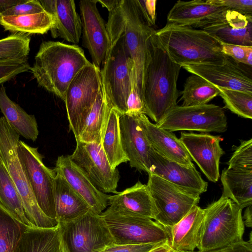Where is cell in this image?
Wrapping results in <instances>:
<instances>
[{"label":"cell","instance_id":"obj_1","mask_svg":"<svg viewBox=\"0 0 252 252\" xmlns=\"http://www.w3.org/2000/svg\"><path fill=\"white\" fill-rule=\"evenodd\" d=\"M155 32L148 40L142 100L145 115L158 124L177 105V81L182 67L171 60Z\"/></svg>","mask_w":252,"mask_h":252},{"label":"cell","instance_id":"obj_2","mask_svg":"<svg viewBox=\"0 0 252 252\" xmlns=\"http://www.w3.org/2000/svg\"><path fill=\"white\" fill-rule=\"evenodd\" d=\"M76 45L43 41L30 70L38 85L63 100L66 89L77 73L91 63Z\"/></svg>","mask_w":252,"mask_h":252},{"label":"cell","instance_id":"obj_3","mask_svg":"<svg viewBox=\"0 0 252 252\" xmlns=\"http://www.w3.org/2000/svg\"><path fill=\"white\" fill-rule=\"evenodd\" d=\"M155 34L171 60L181 66L223 63L229 58L222 52L221 42L200 29L167 23Z\"/></svg>","mask_w":252,"mask_h":252},{"label":"cell","instance_id":"obj_4","mask_svg":"<svg viewBox=\"0 0 252 252\" xmlns=\"http://www.w3.org/2000/svg\"><path fill=\"white\" fill-rule=\"evenodd\" d=\"M106 27L110 45L100 69L101 85L108 106L122 115L127 112V100L134 90V63L122 32L108 23Z\"/></svg>","mask_w":252,"mask_h":252},{"label":"cell","instance_id":"obj_5","mask_svg":"<svg viewBox=\"0 0 252 252\" xmlns=\"http://www.w3.org/2000/svg\"><path fill=\"white\" fill-rule=\"evenodd\" d=\"M107 23L123 33L126 46L134 63V90L142 100L148 40L156 30L147 24L134 0H119L115 7L109 12Z\"/></svg>","mask_w":252,"mask_h":252},{"label":"cell","instance_id":"obj_6","mask_svg":"<svg viewBox=\"0 0 252 252\" xmlns=\"http://www.w3.org/2000/svg\"><path fill=\"white\" fill-rule=\"evenodd\" d=\"M197 249L209 252L243 240L245 225L241 209L230 199L223 196L209 205Z\"/></svg>","mask_w":252,"mask_h":252},{"label":"cell","instance_id":"obj_7","mask_svg":"<svg viewBox=\"0 0 252 252\" xmlns=\"http://www.w3.org/2000/svg\"><path fill=\"white\" fill-rule=\"evenodd\" d=\"M20 136L3 116L0 118V157L19 192L27 218L34 227H55L59 222L56 219L46 216L39 207L19 158L17 147Z\"/></svg>","mask_w":252,"mask_h":252},{"label":"cell","instance_id":"obj_8","mask_svg":"<svg viewBox=\"0 0 252 252\" xmlns=\"http://www.w3.org/2000/svg\"><path fill=\"white\" fill-rule=\"evenodd\" d=\"M101 86L100 69L91 63L80 70L66 89L63 101L75 139L83 129Z\"/></svg>","mask_w":252,"mask_h":252},{"label":"cell","instance_id":"obj_9","mask_svg":"<svg viewBox=\"0 0 252 252\" xmlns=\"http://www.w3.org/2000/svg\"><path fill=\"white\" fill-rule=\"evenodd\" d=\"M116 244H145L168 242L169 228L152 219L106 209L101 214Z\"/></svg>","mask_w":252,"mask_h":252},{"label":"cell","instance_id":"obj_10","mask_svg":"<svg viewBox=\"0 0 252 252\" xmlns=\"http://www.w3.org/2000/svg\"><path fill=\"white\" fill-rule=\"evenodd\" d=\"M147 184L154 206L153 220L170 228L198 204L200 196L186 192L152 173Z\"/></svg>","mask_w":252,"mask_h":252},{"label":"cell","instance_id":"obj_11","mask_svg":"<svg viewBox=\"0 0 252 252\" xmlns=\"http://www.w3.org/2000/svg\"><path fill=\"white\" fill-rule=\"evenodd\" d=\"M59 225L61 236L70 252H102L114 243L101 215L91 209L72 221Z\"/></svg>","mask_w":252,"mask_h":252},{"label":"cell","instance_id":"obj_12","mask_svg":"<svg viewBox=\"0 0 252 252\" xmlns=\"http://www.w3.org/2000/svg\"><path fill=\"white\" fill-rule=\"evenodd\" d=\"M157 126L169 131L189 130L202 133L224 132L227 128L223 109L213 104L177 105Z\"/></svg>","mask_w":252,"mask_h":252},{"label":"cell","instance_id":"obj_13","mask_svg":"<svg viewBox=\"0 0 252 252\" xmlns=\"http://www.w3.org/2000/svg\"><path fill=\"white\" fill-rule=\"evenodd\" d=\"M17 154L39 207L46 216L56 219L54 169L44 164L37 148L23 141L19 142Z\"/></svg>","mask_w":252,"mask_h":252},{"label":"cell","instance_id":"obj_14","mask_svg":"<svg viewBox=\"0 0 252 252\" xmlns=\"http://www.w3.org/2000/svg\"><path fill=\"white\" fill-rule=\"evenodd\" d=\"M70 159L86 174L93 184L103 193L117 194L120 178L117 168L110 165L101 143H84L76 140Z\"/></svg>","mask_w":252,"mask_h":252},{"label":"cell","instance_id":"obj_15","mask_svg":"<svg viewBox=\"0 0 252 252\" xmlns=\"http://www.w3.org/2000/svg\"><path fill=\"white\" fill-rule=\"evenodd\" d=\"M206 31L222 43L252 47V17L226 10L193 27Z\"/></svg>","mask_w":252,"mask_h":252},{"label":"cell","instance_id":"obj_16","mask_svg":"<svg viewBox=\"0 0 252 252\" xmlns=\"http://www.w3.org/2000/svg\"><path fill=\"white\" fill-rule=\"evenodd\" d=\"M96 0L79 1L83 44L88 49L93 63L100 69L110 47L106 24L96 6Z\"/></svg>","mask_w":252,"mask_h":252},{"label":"cell","instance_id":"obj_17","mask_svg":"<svg viewBox=\"0 0 252 252\" xmlns=\"http://www.w3.org/2000/svg\"><path fill=\"white\" fill-rule=\"evenodd\" d=\"M179 139L207 179L216 183L220 176V159L225 154L220 145L223 139L219 135L192 132H181Z\"/></svg>","mask_w":252,"mask_h":252},{"label":"cell","instance_id":"obj_18","mask_svg":"<svg viewBox=\"0 0 252 252\" xmlns=\"http://www.w3.org/2000/svg\"><path fill=\"white\" fill-rule=\"evenodd\" d=\"M149 173L156 174L181 190L195 196L206 191L208 183L194 166L187 167L168 160L151 147L149 152Z\"/></svg>","mask_w":252,"mask_h":252},{"label":"cell","instance_id":"obj_19","mask_svg":"<svg viewBox=\"0 0 252 252\" xmlns=\"http://www.w3.org/2000/svg\"><path fill=\"white\" fill-rule=\"evenodd\" d=\"M181 67L217 87L252 94V78L229 57L223 63L183 65Z\"/></svg>","mask_w":252,"mask_h":252},{"label":"cell","instance_id":"obj_20","mask_svg":"<svg viewBox=\"0 0 252 252\" xmlns=\"http://www.w3.org/2000/svg\"><path fill=\"white\" fill-rule=\"evenodd\" d=\"M139 114L120 115L119 127L123 149L131 167L149 172V152L151 146L147 139Z\"/></svg>","mask_w":252,"mask_h":252},{"label":"cell","instance_id":"obj_21","mask_svg":"<svg viewBox=\"0 0 252 252\" xmlns=\"http://www.w3.org/2000/svg\"><path fill=\"white\" fill-rule=\"evenodd\" d=\"M54 170L84 199L91 210L101 215L106 209L109 195L99 190L69 156H59Z\"/></svg>","mask_w":252,"mask_h":252},{"label":"cell","instance_id":"obj_22","mask_svg":"<svg viewBox=\"0 0 252 252\" xmlns=\"http://www.w3.org/2000/svg\"><path fill=\"white\" fill-rule=\"evenodd\" d=\"M44 9L52 17L50 29L54 38L60 37L72 43H79L82 33V22L77 12L74 0H39Z\"/></svg>","mask_w":252,"mask_h":252},{"label":"cell","instance_id":"obj_23","mask_svg":"<svg viewBox=\"0 0 252 252\" xmlns=\"http://www.w3.org/2000/svg\"><path fill=\"white\" fill-rule=\"evenodd\" d=\"M139 118L151 147L162 157L187 167L194 166L185 146L175 135L158 127L144 114Z\"/></svg>","mask_w":252,"mask_h":252},{"label":"cell","instance_id":"obj_24","mask_svg":"<svg viewBox=\"0 0 252 252\" xmlns=\"http://www.w3.org/2000/svg\"><path fill=\"white\" fill-rule=\"evenodd\" d=\"M108 210L153 220L154 206L147 185L138 181L133 186L108 197Z\"/></svg>","mask_w":252,"mask_h":252},{"label":"cell","instance_id":"obj_25","mask_svg":"<svg viewBox=\"0 0 252 252\" xmlns=\"http://www.w3.org/2000/svg\"><path fill=\"white\" fill-rule=\"evenodd\" d=\"M204 217V209L196 205L169 228L170 246L174 251L193 252L197 248Z\"/></svg>","mask_w":252,"mask_h":252},{"label":"cell","instance_id":"obj_26","mask_svg":"<svg viewBox=\"0 0 252 252\" xmlns=\"http://www.w3.org/2000/svg\"><path fill=\"white\" fill-rule=\"evenodd\" d=\"M56 219L59 223L72 221L87 213L91 209L84 199L61 175L55 178Z\"/></svg>","mask_w":252,"mask_h":252},{"label":"cell","instance_id":"obj_27","mask_svg":"<svg viewBox=\"0 0 252 252\" xmlns=\"http://www.w3.org/2000/svg\"><path fill=\"white\" fill-rule=\"evenodd\" d=\"M226 10L225 6L213 4L208 0H178L168 12L167 23L192 27Z\"/></svg>","mask_w":252,"mask_h":252},{"label":"cell","instance_id":"obj_28","mask_svg":"<svg viewBox=\"0 0 252 252\" xmlns=\"http://www.w3.org/2000/svg\"><path fill=\"white\" fill-rule=\"evenodd\" d=\"M0 109L6 122L20 135L32 141L37 139L39 130L35 117L12 101L2 85L0 87Z\"/></svg>","mask_w":252,"mask_h":252},{"label":"cell","instance_id":"obj_29","mask_svg":"<svg viewBox=\"0 0 252 252\" xmlns=\"http://www.w3.org/2000/svg\"><path fill=\"white\" fill-rule=\"evenodd\" d=\"M59 225L53 228H26L18 243L16 252H60Z\"/></svg>","mask_w":252,"mask_h":252},{"label":"cell","instance_id":"obj_30","mask_svg":"<svg viewBox=\"0 0 252 252\" xmlns=\"http://www.w3.org/2000/svg\"><path fill=\"white\" fill-rule=\"evenodd\" d=\"M220 179L222 196L232 200L241 209L252 205V172L224 168Z\"/></svg>","mask_w":252,"mask_h":252},{"label":"cell","instance_id":"obj_31","mask_svg":"<svg viewBox=\"0 0 252 252\" xmlns=\"http://www.w3.org/2000/svg\"><path fill=\"white\" fill-rule=\"evenodd\" d=\"M0 24L4 31L12 33L44 34L53 24L52 16L46 11L32 14L0 17Z\"/></svg>","mask_w":252,"mask_h":252},{"label":"cell","instance_id":"obj_32","mask_svg":"<svg viewBox=\"0 0 252 252\" xmlns=\"http://www.w3.org/2000/svg\"><path fill=\"white\" fill-rule=\"evenodd\" d=\"M120 114L111 108L109 113L104 131L101 145L108 160L114 169L122 163L128 161L122 145L119 118Z\"/></svg>","mask_w":252,"mask_h":252},{"label":"cell","instance_id":"obj_33","mask_svg":"<svg viewBox=\"0 0 252 252\" xmlns=\"http://www.w3.org/2000/svg\"><path fill=\"white\" fill-rule=\"evenodd\" d=\"M110 108L107 105L102 86L78 138L84 143H101L103 133Z\"/></svg>","mask_w":252,"mask_h":252},{"label":"cell","instance_id":"obj_34","mask_svg":"<svg viewBox=\"0 0 252 252\" xmlns=\"http://www.w3.org/2000/svg\"><path fill=\"white\" fill-rule=\"evenodd\" d=\"M0 203L25 227H34L26 216L19 192L2 160L0 163Z\"/></svg>","mask_w":252,"mask_h":252},{"label":"cell","instance_id":"obj_35","mask_svg":"<svg viewBox=\"0 0 252 252\" xmlns=\"http://www.w3.org/2000/svg\"><path fill=\"white\" fill-rule=\"evenodd\" d=\"M181 94L182 106H190L207 104L219 95V91L202 77L192 74L186 79Z\"/></svg>","mask_w":252,"mask_h":252},{"label":"cell","instance_id":"obj_36","mask_svg":"<svg viewBox=\"0 0 252 252\" xmlns=\"http://www.w3.org/2000/svg\"><path fill=\"white\" fill-rule=\"evenodd\" d=\"M26 228L0 203V252H16Z\"/></svg>","mask_w":252,"mask_h":252},{"label":"cell","instance_id":"obj_37","mask_svg":"<svg viewBox=\"0 0 252 252\" xmlns=\"http://www.w3.org/2000/svg\"><path fill=\"white\" fill-rule=\"evenodd\" d=\"M30 41L29 34L21 33L0 39V61L28 58Z\"/></svg>","mask_w":252,"mask_h":252},{"label":"cell","instance_id":"obj_38","mask_svg":"<svg viewBox=\"0 0 252 252\" xmlns=\"http://www.w3.org/2000/svg\"><path fill=\"white\" fill-rule=\"evenodd\" d=\"M223 100L225 108L238 116L252 118V94L241 91L217 87Z\"/></svg>","mask_w":252,"mask_h":252},{"label":"cell","instance_id":"obj_39","mask_svg":"<svg viewBox=\"0 0 252 252\" xmlns=\"http://www.w3.org/2000/svg\"><path fill=\"white\" fill-rule=\"evenodd\" d=\"M234 152L227 162L228 168L236 171L252 172V139L240 140L233 148Z\"/></svg>","mask_w":252,"mask_h":252},{"label":"cell","instance_id":"obj_40","mask_svg":"<svg viewBox=\"0 0 252 252\" xmlns=\"http://www.w3.org/2000/svg\"><path fill=\"white\" fill-rule=\"evenodd\" d=\"M30 69L28 58L0 61V85Z\"/></svg>","mask_w":252,"mask_h":252},{"label":"cell","instance_id":"obj_41","mask_svg":"<svg viewBox=\"0 0 252 252\" xmlns=\"http://www.w3.org/2000/svg\"><path fill=\"white\" fill-rule=\"evenodd\" d=\"M45 11L39 0H25L22 3L18 4L4 12L0 17L6 16H20L32 14Z\"/></svg>","mask_w":252,"mask_h":252},{"label":"cell","instance_id":"obj_42","mask_svg":"<svg viewBox=\"0 0 252 252\" xmlns=\"http://www.w3.org/2000/svg\"><path fill=\"white\" fill-rule=\"evenodd\" d=\"M213 4L223 6L228 10L252 17V0H208Z\"/></svg>","mask_w":252,"mask_h":252},{"label":"cell","instance_id":"obj_43","mask_svg":"<svg viewBox=\"0 0 252 252\" xmlns=\"http://www.w3.org/2000/svg\"><path fill=\"white\" fill-rule=\"evenodd\" d=\"M165 242L145 244H112L106 247L102 252H149L157 246Z\"/></svg>","mask_w":252,"mask_h":252},{"label":"cell","instance_id":"obj_44","mask_svg":"<svg viewBox=\"0 0 252 252\" xmlns=\"http://www.w3.org/2000/svg\"><path fill=\"white\" fill-rule=\"evenodd\" d=\"M135 3L147 24L152 27L156 20L157 0H134Z\"/></svg>","mask_w":252,"mask_h":252},{"label":"cell","instance_id":"obj_45","mask_svg":"<svg viewBox=\"0 0 252 252\" xmlns=\"http://www.w3.org/2000/svg\"><path fill=\"white\" fill-rule=\"evenodd\" d=\"M249 46L221 42L222 53L237 63L246 64V55Z\"/></svg>","mask_w":252,"mask_h":252},{"label":"cell","instance_id":"obj_46","mask_svg":"<svg viewBox=\"0 0 252 252\" xmlns=\"http://www.w3.org/2000/svg\"><path fill=\"white\" fill-rule=\"evenodd\" d=\"M126 113H142L145 115V109L143 102L138 93L132 90L126 102Z\"/></svg>","mask_w":252,"mask_h":252},{"label":"cell","instance_id":"obj_47","mask_svg":"<svg viewBox=\"0 0 252 252\" xmlns=\"http://www.w3.org/2000/svg\"><path fill=\"white\" fill-rule=\"evenodd\" d=\"M252 232L248 241L244 240L209 252H252ZM197 252H200L199 251Z\"/></svg>","mask_w":252,"mask_h":252},{"label":"cell","instance_id":"obj_48","mask_svg":"<svg viewBox=\"0 0 252 252\" xmlns=\"http://www.w3.org/2000/svg\"><path fill=\"white\" fill-rule=\"evenodd\" d=\"M25 0H0V16L11 7L25 1Z\"/></svg>","mask_w":252,"mask_h":252},{"label":"cell","instance_id":"obj_49","mask_svg":"<svg viewBox=\"0 0 252 252\" xmlns=\"http://www.w3.org/2000/svg\"><path fill=\"white\" fill-rule=\"evenodd\" d=\"M252 205L247 207L244 217L245 220L243 221L245 226L246 225L248 227H252Z\"/></svg>","mask_w":252,"mask_h":252},{"label":"cell","instance_id":"obj_50","mask_svg":"<svg viewBox=\"0 0 252 252\" xmlns=\"http://www.w3.org/2000/svg\"><path fill=\"white\" fill-rule=\"evenodd\" d=\"M96 1L97 2L100 3L103 7H105L109 12L115 7L119 0H96Z\"/></svg>","mask_w":252,"mask_h":252},{"label":"cell","instance_id":"obj_51","mask_svg":"<svg viewBox=\"0 0 252 252\" xmlns=\"http://www.w3.org/2000/svg\"><path fill=\"white\" fill-rule=\"evenodd\" d=\"M149 252H174L171 249L168 242L162 243Z\"/></svg>","mask_w":252,"mask_h":252},{"label":"cell","instance_id":"obj_52","mask_svg":"<svg viewBox=\"0 0 252 252\" xmlns=\"http://www.w3.org/2000/svg\"><path fill=\"white\" fill-rule=\"evenodd\" d=\"M246 65L252 66V47L249 46L246 55Z\"/></svg>","mask_w":252,"mask_h":252},{"label":"cell","instance_id":"obj_53","mask_svg":"<svg viewBox=\"0 0 252 252\" xmlns=\"http://www.w3.org/2000/svg\"><path fill=\"white\" fill-rule=\"evenodd\" d=\"M60 252H70L61 234Z\"/></svg>","mask_w":252,"mask_h":252},{"label":"cell","instance_id":"obj_54","mask_svg":"<svg viewBox=\"0 0 252 252\" xmlns=\"http://www.w3.org/2000/svg\"><path fill=\"white\" fill-rule=\"evenodd\" d=\"M174 252H187V251H174Z\"/></svg>","mask_w":252,"mask_h":252},{"label":"cell","instance_id":"obj_55","mask_svg":"<svg viewBox=\"0 0 252 252\" xmlns=\"http://www.w3.org/2000/svg\"><path fill=\"white\" fill-rule=\"evenodd\" d=\"M1 160V158L0 154V163Z\"/></svg>","mask_w":252,"mask_h":252}]
</instances>
